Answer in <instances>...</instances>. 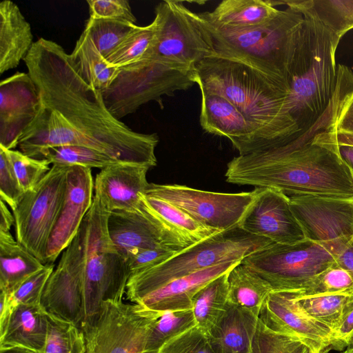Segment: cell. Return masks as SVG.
I'll use <instances>...</instances> for the list:
<instances>
[{
  "mask_svg": "<svg viewBox=\"0 0 353 353\" xmlns=\"http://www.w3.org/2000/svg\"><path fill=\"white\" fill-rule=\"evenodd\" d=\"M149 169L128 163L105 167L96 175L94 196L110 212L138 210L150 184L146 178Z\"/></svg>",
  "mask_w": 353,
  "mask_h": 353,
  "instance_id": "21",
  "label": "cell"
},
{
  "mask_svg": "<svg viewBox=\"0 0 353 353\" xmlns=\"http://www.w3.org/2000/svg\"><path fill=\"white\" fill-rule=\"evenodd\" d=\"M0 231L10 232L11 226L14 225V217L2 199H0Z\"/></svg>",
  "mask_w": 353,
  "mask_h": 353,
  "instance_id": "52",
  "label": "cell"
},
{
  "mask_svg": "<svg viewBox=\"0 0 353 353\" xmlns=\"http://www.w3.org/2000/svg\"><path fill=\"white\" fill-rule=\"evenodd\" d=\"M352 175H353V172H352Z\"/></svg>",
  "mask_w": 353,
  "mask_h": 353,
  "instance_id": "58",
  "label": "cell"
},
{
  "mask_svg": "<svg viewBox=\"0 0 353 353\" xmlns=\"http://www.w3.org/2000/svg\"><path fill=\"white\" fill-rule=\"evenodd\" d=\"M44 265L14 239L10 232L0 231V291L12 294Z\"/></svg>",
  "mask_w": 353,
  "mask_h": 353,
  "instance_id": "27",
  "label": "cell"
},
{
  "mask_svg": "<svg viewBox=\"0 0 353 353\" xmlns=\"http://www.w3.org/2000/svg\"><path fill=\"white\" fill-rule=\"evenodd\" d=\"M353 331V307L343 318L339 327L332 331V350L347 347L348 338Z\"/></svg>",
  "mask_w": 353,
  "mask_h": 353,
  "instance_id": "49",
  "label": "cell"
},
{
  "mask_svg": "<svg viewBox=\"0 0 353 353\" xmlns=\"http://www.w3.org/2000/svg\"><path fill=\"white\" fill-rule=\"evenodd\" d=\"M250 353H314L301 339L279 333L258 319Z\"/></svg>",
  "mask_w": 353,
  "mask_h": 353,
  "instance_id": "40",
  "label": "cell"
},
{
  "mask_svg": "<svg viewBox=\"0 0 353 353\" xmlns=\"http://www.w3.org/2000/svg\"><path fill=\"white\" fill-rule=\"evenodd\" d=\"M162 313L135 303L103 302L83 332L85 353H144L150 331Z\"/></svg>",
  "mask_w": 353,
  "mask_h": 353,
  "instance_id": "12",
  "label": "cell"
},
{
  "mask_svg": "<svg viewBox=\"0 0 353 353\" xmlns=\"http://www.w3.org/2000/svg\"><path fill=\"white\" fill-rule=\"evenodd\" d=\"M199 121L208 133L228 139L239 155L259 149L255 128L243 114L223 96L200 90Z\"/></svg>",
  "mask_w": 353,
  "mask_h": 353,
  "instance_id": "22",
  "label": "cell"
},
{
  "mask_svg": "<svg viewBox=\"0 0 353 353\" xmlns=\"http://www.w3.org/2000/svg\"><path fill=\"white\" fill-rule=\"evenodd\" d=\"M196 15L213 54L246 63L288 88V69L303 21L301 12L287 7L265 23L243 28L221 25L203 12Z\"/></svg>",
  "mask_w": 353,
  "mask_h": 353,
  "instance_id": "5",
  "label": "cell"
},
{
  "mask_svg": "<svg viewBox=\"0 0 353 353\" xmlns=\"http://www.w3.org/2000/svg\"><path fill=\"white\" fill-rule=\"evenodd\" d=\"M271 0H223L211 12H204L221 25L243 28L266 23L279 12Z\"/></svg>",
  "mask_w": 353,
  "mask_h": 353,
  "instance_id": "28",
  "label": "cell"
},
{
  "mask_svg": "<svg viewBox=\"0 0 353 353\" xmlns=\"http://www.w3.org/2000/svg\"><path fill=\"white\" fill-rule=\"evenodd\" d=\"M337 149L342 160L353 172V146L337 145Z\"/></svg>",
  "mask_w": 353,
  "mask_h": 353,
  "instance_id": "54",
  "label": "cell"
},
{
  "mask_svg": "<svg viewBox=\"0 0 353 353\" xmlns=\"http://www.w3.org/2000/svg\"><path fill=\"white\" fill-rule=\"evenodd\" d=\"M157 32L150 55L179 68L195 66L213 54L196 12L183 1L165 0L155 8Z\"/></svg>",
  "mask_w": 353,
  "mask_h": 353,
  "instance_id": "11",
  "label": "cell"
},
{
  "mask_svg": "<svg viewBox=\"0 0 353 353\" xmlns=\"http://www.w3.org/2000/svg\"><path fill=\"white\" fill-rule=\"evenodd\" d=\"M86 254V232L83 222L76 236L63 251L41 301V305L48 314L72 323L81 330L85 316Z\"/></svg>",
  "mask_w": 353,
  "mask_h": 353,
  "instance_id": "13",
  "label": "cell"
},
{
  "mask_svg": "<svg viewBox=\"0 0 353 353\" xmlns=\"http://www.w3.org/2000/svg\"><path fill=\"white\" fill-rule=\"evenodd\" d=\"M329 132L332 139L337 145L353 146V134L337 131L332 127L329 129Z\"/></svg>",
  "mask_w": 353,
  "mask_h": 353,
  "instance_id": "53",
  "label": "cell"
},
{
  "mask_svg": "<svg viewBox=\"0 0 353 353\" xmlns=\"http://www.w3.org/2000/svg\"><path fill=\"white\" fill-rule=\"evenodd\" d=\"M41 159H46L50 163L65 166H83L101 170L109 165L119 163L112 157L92 148L80 145H60L44 150Z\"/></svg>",
  "mask_w": 353,
  "mask_h": 353,
  "instance_id": "38",
  "label": "cell"
},
{
  "mask_svg": "<svg viewBox=\"0 0 353 353\" xmlns=\"http://www.w3.org/2000/svg\"><path fill=\"white\" fill-rule=\"evenodd\" d=\"M332 128L337 131L353 134V91L342 103Z\"/></svg>",
  "mask_w": 353,
  "mask_h": 353,
  "instance_id": "48",
  "label": "cell"
},
{
  "mask_svg": "<svg viewBox=\"0 0 353 353\" xmlns=\"http://www.w3.org/2000/svg\"><path fill=\"white\" fill-rule=\"evenodd\" d=\"M6 150L0 146V196L13 210L24 194Z\"/></svg>",
  "mask_w": 353,
  "mask_h": 353,
  "instance_id": "45",
  "label": "cell"
},
{
  "mask_svg": "<svg viewBox=\"0 0 353 353\" xmlns=\"http://www.w3.org/2000/svg\"><path fill=\"white\" fill-rule=\"evenodd\" d=\"M158 353H215L207 334L196 325L166 343Z\"/></svg>",
  "mask_w": 353,
  "mask_h": 353,
  "instance_id": "44",
  "label": "cell"
},
{
  "mask_svg": "<svg viewBox=\"0 0 353 353\" xmlns=\"http://www.w3.org/2000/svg\"><path fill=\"white\" fill-rule=\"evenodd\" d=\"M259 315L228 301L206 333L215 353H250Z\"/></svg>",
  "mask_w": 353,
  "mask_h": 353,
  "instance_id": "24",
  "label": "cell"
},
{
  "mask_svg": "<svg viewBox=\"0 0 353 353\" xmlns=\"http://www.w3.org/2000/svg\"><path fill=\"white\" fill-rule=\"evenodd\" d=\"M294 291L303 309L314 320L332 331L339 327L344 316L353 307V294L301 296Z\"/></svg>",
  "mask_w": 353,
  "mask_h": 353,
  "instance_id": "34",
  "label": "cell"
},
{
  "mask_svg": "<svg viewBox=\"0 0 353 353\" xmlns=\"http://www.w3.org/2000/svg\"><path fill=\"white\" fill-rule=\"evenodd\" d=\"M335 262L353 278V240L334 257Z\"/></svg>",
  "mask_w": 353,
  "mask_h": 353,
  "instance_id": "51",
  "label": "cell"
},
{
  "mask_svg": "<svg viewBox=\"0 0 353 353\" xmlns=\"http://www.w3.org/2000/svg\"><path fill=\"white\" fill-rule=\"evenodd\" d=\"M298 12L303 21L287 76L288 104L291 116L305 132L322 117L333 98L339 43L316 17Z\"/></svg>",
  "mask_w": 353,
  "mask_h": 353,
  "instance_id": "4",
  "label": "cell"
},
{
  "mask_svg": "<svg viewBox=\"0 0 353 353\" xmlns=\"http://www.w3.org/2000/svg\"><path fill=\"white\" fill-rule=\"evenodd\" d=\"M335 262L319 243L307 239L293 244L272 243L242 263L267 281L273 290H298Z\"/></svg>",
  "mask_w": 353,
  "mask_h": 353,
  "instance_id": "10",
  "label": "cell"
},
{
  "mask_svg": "<svg viewBox=\"0 0 353 353\" xmlns=\"http://www.w3.org/2000/svg\"><path fill=\"white\" fill-rule=\"evenodd\" d=\"M256 194L238 227L274 243L293 244L306 239L292 211L290 198L271 188H256Z\"/></svg>",
  "mask_w": 353,
  "mask_h": 353,
  "instance_id": "17",
  "label": "cell"
},
{
  "mask_svg": "<svg viewBox=\"0 0 353 353\" xmlns=\"http://www.w3.org/2000/svg\"><path fill=\"white\" fill-rule=\"evenodd\" d=\"M6 150L24 192L34 188L51 169V163L46 159H34L19 150Z\"/></svg>",
  "mask_w": 353,
  "mask_h": 353,
  "instance_id": "42",
  "label": "cell"
},
{
  "mask_svg": "<svg viewBox=\"0 0 353 353\" xmlns=\"http://www.w3.org/2000/svg\"><path fill=\"white\" fill-rule=\"evenodd\" d=\"M157 32L155 19L136 29L105 59L112 67L121 68L135 63L152 50Z\"/></svg>",
  "mask_w": 353,
  "mask_h": 353,
  "instance_id": "35",
  "label": "cell"
},
{
  "mask_svg": "<svg viewBox=\"0 0 353 353\" xmlns=\"http://www.w3.org/2000/svg\"><path fill=\"white\" fill-rule=\"evenodd\" d=\"M142 199L171 232L189 245L221 232L203 225L181 209L163 199L147 194H143Z\"/></svg>",
  "mask_w": 353,
  "mask_h": 353,
  "instance_id": "30",
  "label": "cell"
},
{
  "mask_svg": "<svg viewBox=\"0 0 353 353\" xmlns=\"http://www.w3.org/2000/svg\"><path fill=\"white\" fill-rule=\"evenodd\" d=\"M196 325L192 310L163 312L150 331L144 353H158L166 343Z\"/></svg>",
  "mask_w": 353,
  "mask_h": 353,
  "instance_id": "36",
  "label": "cell"
},
{
  "mask_svg": "<svg viewBox=\"0 0 353 353\" xmlns=\"http://www.w3.org/2000/svg\"><path fill=\"white\" fill-rule=\"evenodd\" d=\"M23 61L36 86L40 108L20 138L21 152L41 159L48 148L80 145L119 163L150 168L157 165L158 134L135 132L113 117L101 91L81 77L70 54L61 45L40 38Z\"/></svg>",
  "mask_w": 353,
  "mask_h": 353,
  "instance_id": "1",
  "label": "cell"
},
{
  "mask_svg": "<svg viewBox=\"0 0 353 353\" xmlns=\"http://www.w3.org/2000/svg\"><path fill=\"white\" fill-rule=\"evenodd\" d=\"M340 106L333 99L310 129L284 144L234 157L227 165L226 181L275 188L288 196L353 198L352 172L329 132Z\"/></svg>",
  "mask_w": 353,
  "mask_h": 353,
  "instance_id": "2",
  "label": "cell"
},
{
  "mask_svg": "<svg viewBox=\"0 0 353 353\" xmlns=\"http://www.w3.org/2000/svg\"><path fill=\"white\" fill-rule=\"evenodd\" d=\"M194 76L200 90L223 96L253 125L257 150L284 144L303 133L290 113L287 86L257 69L212 54L195 66Z\"/></svg>",
  "mask_w": 353,
  "mask_h": 353,
  "instance_id": "3",
  "label": "cell"
},
{
  "mask_svg": "<svg viewBox=\"0 0 353 353\" xmlns=\"http://www.w3.org/2000/svg\"><path fill=\"white\" fill-rule=\"evenodd\" d=\"M228 272L208 283L192 298V310L196 326L205 333L215 324L228 303Z\"/></svg>",
  "mask_w": 353,
  "mask_h": 353,
  "instance_id": "33",
  "label": "cell"
},
{
  "mask_svg": "<svg viewBox=\"0 0 353 353\" xmlns=\"http://www.w3.org/2000/svg\"><path fill=\"white\" fill-rule=\"evenodd\" d=\"M48 327V314L41 305H18L0 337V350L20 347L43 353Z\"/></svg>",
  "mask_w": 353,
  "mask_h": 353,
  "instance_id": "26",
  "label": "cell"
},
{
  "mask_svg": "<svg viewBox=\"0 0 353 353\" xmlns=\"http://www.w3.org/2000/svg\"><path fill=\"white\" fill-rule=\"evenodd\" d=\"M296 291L301 296L353 294V278L334 263L314 276L302 289Z\"/></svg>",
  "mask_w": 353,
  "mask_h": 353,
  "instance_id": "41",
  "label": "cell"
},
{
  "mask_svg": "<svg viewBox=\"0 0 353 353\" xmlns=\"http://www.w3.org/2000/svg\"><path fill=\"white\" fill-rule=\"evenodd\" d=\"M194 84V71L174 67L149 54L118 68L111 83L101 93L108 111L121 120L150 101L188 90Z\"/></svg>",
  "mask_w": 353,
  "mask_h": 353,
  "instance_id": "8",
  "label": "cell"
},
{
  "mask_svg": "<svg viewBox=\"0 0 353 353\" xmlns=\"http://www.w3.org/2000/svg\"><path fill=\"white\" fill-rule=\"evenodd\" d=\"M228 301L257 315L273 290L267 281L242 262L228 272Z\"/></svg>",
  "mask_w": 353,
  "mask_h": 353,
  "instance_id": "31",
  "label": "cell"
},
{
  "mask_svg": "<svg viewBox=\"0 0 353 353\" xmlns=\"http://www.w3.org/2000/svg\"><path fill=\"white\" fill-rule=\"evenodd\" d=\"M54 269V264L46 263L43 268L26 279L12 294H8L14 306L41 305L47 281Z\"/></svg>",
  "mask_w": 353,
  "mask_h": 353,
  "instance_id": "43",
  "label": "cell"
},
{
  "mask_svg": "<svg viewBox=\"0 0 353 353\" xmlns=\"http://www.w3.org/2000/svg\"><path fill=\"white\" fill-rule=\"evenodd\" d=\"M0 353H38L28 349L13 347L5 350H1Z\"/></svg>",
  "mask_w": 353,
  "mask_h": 353,
  "instance_id": "55",
  "label": "cell"
},
{
  "mask_svg": "<svg viewBox=\"0 0 353 353\" xmlns=\"http://www.w3.org/2000/svg\"><path fill=\"white\" fill-rule=\"evenodd\" d=\"M352 344H353V331L352 332V333L350 334V335L348 338L347 347L350 345H352Z\"/></svg>",
  "mask_w": 353,
  "mask_h": 353,
  "instance_id": "57",
  "label": "cell"
},
{
  "mask_svg": "<svg viewBox=\"0 0 353 353\" xmlns=\"http://www.w3.org/2000/svg\"><path fill=\"white\" fill-rule=\"evenodd\" d=\"M255 194L256 189L252 192L223 193L183 185L150 183L145 193L174 205L203 225L221 232L238 227Z\"/></svg>",
  "mask_w": 353,
  "mask_h": 353,
  "instance_id": "14",
  "label": "cell"
},
{
  "mask_svg": "<svg viewBox=\"0 0 353 353\" xmlns=\"http://www.w3.org/2000/svg\"><path fill=\"white\" fill-rule=\"evenodd\" d=\"M272 3L275 6L285 5L313 14L333 33L339 43L353 29V0H272Z\"/></svg>",
  "mask_w": 353,
  "mask_h": 353,
  "instance_id": "29",
  "label": "cell"
},
{
  "mask_svg": "<svg viewBox=\"0 0 353 353\" xmlns=\"http://www.w3.org/2000/svg\"><path fill=\"white\" fill-rule=\"evenodd\" d=\"M68 168L53 164L12 210L16 240L44 264L48 240L64 197Z\"/></svg>",
  "mask_w": 353,
  "mask_h": 353,
  "instance_id": "9",
  "label": "cell"
},
{
  "mask_svg": "<svg viewBox=\"0 0 353 353\" xmlns=\"http://www.w3.org/2000/svg\"><path fill=\"white\" fill-rule=\"evenodd\" d=\"M110 239L126 262L141 250L162 247L180 251L188 246L148 208L111 212L108 220Z\"/></svg>",
  "mask_w": 353,
  "mask_h": 353,
  "instance_id": "16",
  "label": "cell"
},
{
  "mask_svg": "<svg viewBox=\"0 0 353 353\" xmlns=\"http://www.w3.org/2000/svg\"><path fill=\"white\" fill-rule=\"evenodd\" d=\"M341 353H353V344L347 346Z\"/></svg>",
  "mask_w": 353,
  "mask_h": 353,
  "instance_id": "56",
  "label": "cell"
},
{
  "mask_svg": "<svg viewBox=\"0 0 353 353\" xmlns=\"http://www.w3.org/2000/svg\"><path fill=\"white\" fill-rule=\"evenodd\" d=\"M33 34L29 22L12 1L0 3V74L17 68L30 50Z\"/></svg>",
  "mask_w": 353,
  "mask_h": 353,
  "instance_id": "25",
  "label": "cell"
},
{
  "mask_svg": "<svg viewBox=\"0 0 353 353\" xmlns=\"http://www.w3.org/2000/svg\"><path fill=\"white\" fill-rule=\"evenodd\" d=\"M137 27V24L125 21L90 17L86 22L84 30L89 34L99 52L105 59Z\"/></svg>",
  "mask_w": 353,
  "mask_h": 353,
  "instance_id": "37",
  "label": "cell"
},
{
  "mask_svg": "<svg viewBox=\"0 0 353 353\" xmlns=\"http://www.w3.org/2000/svg\"><path fill=\"white\" fill-rule=\"evenodd\" d=\"M178 252L166 247L141 250L127 261L130 276L156 266Z\"/></svg>",
  "mask_w": 353,
  "mask_h": 353,
  "instance_id": "47",
  "label": "cell"
},
{
  "mask_svg": "<svg viewBox=\"0 0 353 353\" xmlns=\"http://www.w3.org/2000/svg\"><path fill=\"white\" fill-rule=\"evenodd\" d=\"M110 213L94 195L91 208L83 221L87 243L83 332L94 321L103 302L122 301L130 277L127 262L109 235L108 220Z\"/></svg>",
  "mask_w": 353,
  "mask_h": 353,
  "instance_id": "7",
  "label": "cell"
},
{
  "mask_svg": "<svg viewBox=\"0 0 353 353\" xmlns=\"http://www.w3.org/2000/svg\"><path fill=\"white\" fill-rule=\"evenodd\" d=\"M259 319L272 331L301 339L314 353L332 350V330L303 309L294 290H273L260 310Z\"/></svg>",
  "mask_w": 353,
  "mask_h": 353,
  "instance_id": "18",
  "label": "cell"
},
{
  "mask_svg": "<svg viewBox=\"0 0 353 353\" xmlns=\"http://www.w3.org/2000/svg\"><path fill=\"white\" fill-rule=\"evenodd\" d=\"M70 56L81 77L100 91L110 85L117 73L118 68L108 64L85 30L77 41Z\"/></svg>",
  "mask_w": 353,
  "mask_h": 353,
  "instance_id": "32",
  "label": "cell"
},
{
  "mask_svg": "<svg viewBox=\"0 0 353 353\" xmlns=\"http://www.w3.org/2000/svg\"><path fill=\"white\" fill-rule=\"evenodd\" d=\"M289 198L305 238L323 246L334 258L353 240V198L312 195Z\"/></svg>",
  "mask_w": 353,
  "mask_h": 353,
  "instance_id": "15",
  "label": "cell"
},
{
  "mask_svg": "<svg viewBox=\"0 0 353 353\" xmlns=\"http://www.w3.org/2000/svg\"><path fill=\"white\" fill-rule=\"evenodd\" d=\"M241 262L223 263L172 280L143 296L135 304L159 312L192 310V300L198 290Z\"/></svg>",
  "mask_w": 353,
  "mask_h": 353,
  "instance_id": "23",
  "label": "cell"
},
{
  "mask_svg": "<svg viewBox=\"0 0 353 353\" xmlns=\"http://www.w3.org/2000/svg\"><path fill=\"white\" fill-rule=\"evenodd\" d=\"M90 17L93 19L121 20L136 24L129 1L126 0H88Z\"/></svg>",
  "mask_w": 353,
  "mask_h": 353,
  "instance_id": "46",
  "label": "cell"
},
{
  "mask_svg": "<svg viewBox=\"0 0 353 353\" xmlns=\"http://www.w3.org/2000/svg\"><path fill=\"white\" fill-rule=\"evenodd\" d=\"M40 101L28 72H17L0 82V146L14 150L36 117Z\"/></svg>",
  "mask_w": 353,
  "mask_h": 353,
  "instance_id": "20",
  "label": "cell"
},
{
  "mask_svg": "<svg viewBox=\"0 0 353 353\" xmlns=\"http://www.w3.org/2000/svg\"><path fill=\"white\" fill-rule=\"evenodd\" d=\"M0 337L2 336L9 324L10 318L16 306L11 301L9 296L1 291L0 293Z\"/></svg>",
  "mask_w": 353,
  "mask_h": 353,
  "instance_id": "50",
  "label": "cell"
},
{
  "mask_svg": "<svg viewBox=\"0 0 353 353\" xmlns=\"http://www.w3.org/2000/svg\"><path fill=\"white\" fill-rule=\"evenodd\" d=\"M272 243L239 227L219 232L180 250L156 266L131 274L126 285L127 299L135 303L172 280L223 263L241 262Z\"/></svg>",
  "mask_w": 353,
  "mask_h": 353,
  "instance_id": "6",
  "label": "cell"
},
{
  "mask_svg": "<svg viewBox=\"0 0 353 353\" xmlns=\"http://www.w3.org/2000/svg\"><path fill=\"white\" fill-rule=\"evenodd\" d=\"M94 180L91 168H68L62 205L46 252V263L54 262L72 242L93 202Z\"/></svg>",
  "mask_w": 353,
  "mask_h": 353,
  "instance_id": "19",
  "label": "cell"
},
{
  "mask_svg": "<svg viewBox=\"0 0 353 353\" xmlns=\"http://www.w3.org/2000/svg\"><path fill=\"white\" fill-rule=\"evenodd\" d=\"M48 322L47 339L43 353H85V336L78 326L49 314Z\"/></svg>",
  "mask_w": 353,
  "mask_h": 353,
  "instance_id": "39",
  "label": "cell"
}]
</instances>
